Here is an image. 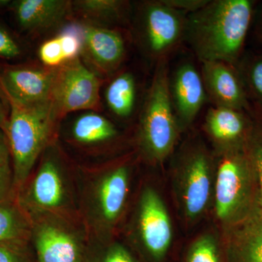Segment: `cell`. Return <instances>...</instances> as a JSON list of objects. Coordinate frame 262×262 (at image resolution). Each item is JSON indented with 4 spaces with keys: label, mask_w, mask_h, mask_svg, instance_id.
Wrapping results in <instances>:
<instances>
[{
    "label": "cell",
    "mask_w": 262,
    "mask_h": 262,
    "mask_svg": "<svg viewBox=\"0 0 262 262\" xmlns=\"http://www.w3.org/2000/svg\"><path fill=\"white\" fill-rule=\"evenodd\" d=\"M20 53V48L14 39L0 27V57L13 58L18 56Z\"/></svg>",
    "instance_id": "obj_30"
},
{
    "label": "cell",
    "mask_w": 262,
    "mask_h": 262,
    "mask_svg": "<svg viewBox=\"0 0 262 262\" xmlns=\"http://www.w3.org/2000/svg\"><path fill=\"white\" fill-rule=\"evenodd\" d=\"M250 0H213L187 17L185 38L201 62L235 65L253 16Z\"/></svg>",
    "instance_id": "obj_1"
},
{
    "label": "cell",
    "mask_w": 262,
    "mask_h": 262,
    "mask_svg": "<svg viewBox=\"0 0 262 262\" xmlns=\"http://www.w3.org/2000/svg\"><path fill=\"white\" fill-rule=\"evenodd\" d=\"M39 56L48 68H57L67 62L58 37L43 43L39 48Z\"/></svg>",
    "instance_id": "obj_26"
},
{
    "label": "cell",
    "mask_w": 262,
    "mask_h": 262,
    "mask_svg": "<svg viewBox=\"0 0 262 262\" xmlns=\"http://www.w3.org/2000/svg\"><path fill=\"white\" fill-rule=\"evenodd\" d=\"M82 51L100 70L111 72L121 64L125 54V46L120 33L96 26L80 27Z\"/></svg>",
    "instance_id": "obj_16"
},
{
    "label": "cell",
    "mask_w": 262,
    "mask_h": 262,
    "mask_svg": "<svg viewBox=\"0 0 262 262\" xmlns=\"http://www.w3.org/2000/svg\"><path fill=\"white\" fill-rule=\"evenodd\" d=\"M215 187V209L222 220L233 215L244 204L254 170L242 150L221 152Z\"/></svg>",
    "instance_id": "obj_8"
},
{
    "label": "cell",
    "mask_w": 262,
    "mask_h": 262,
    "mask_svg": "<svg viewBox=\"0 0 262 262\" xmlns=\"http://www.w3.org/2000/svg\"><path fill=\"white\" fill-rule=\"evenodd\" d=\"M233 238L239 262H262V208L251 212L244 219Z\"/></svg>",
    "instance_id": "obj_18"
},
{
    "label": "cell",
    "mask_w": 262,
    "mask_h": 262,
    "mask_svg": "<svg viewBox=\"0 0 262 262\" xmlns=\"http://www.w3.org/2000/svg\"><path fill=\"white\" fill-rule=\"evenodd\" d=\"M201 74L207 98L213 106L247 110L248 92L234 65L223 61L202 62Z\"/></svg>",
    "instance_id": "obj_10"
},
{
    "label": "cell",
    "mask_w": 262,
    "mask_h": 262,
    "mask_svg": "<svg viewBox=\"0 0 262 262\" xmlns=\"http://www.w3.org/2000/svg\"><path fill=\"white\" fill-rule=\"evenodd\" d=\"M163 0L146 3L141 13V40L158 62L165 61L185 38L187 17Z\"/></svg>",
    "instance_id": "obj_5"
},
{
    "label": "cell",
    "mask_w": 262,
    "mask_h": 262,
    "mask_svg": "<svg viewBox=\"0 0 262 262\" xmlns=\"http://www.w3.org/2000/svg\"><path fill=\"white\" fill-rule=\"evenodd\" d=\"M28 243H0V262H32Z\"/></svg>",
    "instance_id": "obj_27"
},
{
    "label": "cell",
    "mask_w": 262,
    "mask_h": 262,
    "mask_svg": "<svg viewBox=\"0 0 262 262\" xmlns=\"http://www.w3.org/2000/svg\"><path fill=\"white\" fill-rule=\"evenodd\" d=\"M74 5L81 14L89 18L113 20L123 15L127 3L119 0H80Z\"/></svg>",
    "instance_id": "obj_23"
},
{
    "label": "cell",
    "mask_w": 262,
    "mask_h": 262,
    "mask_svg": "<svg viewBox=\"0 0 262 262\" xmlns=\"http://www.w3.org/2000/svg\"><path fill=\"white\" fill-rule=\"evenodd\" d=\"M246 111L249 117L250 127L243 151L258 178L262 206V105L256 101L250 103Z\"/></svg>",
    "instance_id": "obj_21"
},
{
    "label": "cell",
    "mask_w": 262,
    "mask_h": 262,
    "mask_svg": "<svg viewBox=\"0 0 262 262\" xmlns=\"http://www.w3.org/2000/svg\"><path fill=\"white\" fill-rule=\"evenodd\" d=\"M13 169L10 165L0 166V203L16 200Z\"/></svg>",
    "instance_id": "obj_29"
},
{
    "label": "cell",
    "mask_w": 262,
    "mask_h": 262,
    "mask_svg": "<svg viewBox=\"0 0 262 262\" xmlns=\"http://www.w3.org/2000/svg\"><path fill=\"white\" fill-rule=\"evenodd\" d=\"M170 91L179 125L187 127L208 99L201 72L190 62L179 65L170 78Z\"/></svg>",
    "instance_id": "obj_12"
},
{
    "label": "cell",
    "mask_w": 262,
    "mask_h": 262,
    "mask_svg": "<svg viewBox=\"0 0 262 262\" xmlns=\"http://www.w3.org/2000/svg\"><path fill=\"white\" fill-rule=\"evenodd\" d=\"M184 201L189 216L196 217L206 208L211 188L210 158L201 146L191 147L182 158Z\"/></svg>",
    "instance_id": "obj_14"
},
{
    "label": "cell",
    "mask_w": 262,
    "mask_h": 262,
    "mask_svg": "<svg viewBox=\"0 0 262 262\" xmlns=\"http://www.w3.org/2000/svg\"><path fill=\"white\" fill-rule=\"evenodd\" d=\"M128 170L117 167L98 176L90 189L89 215L96 229L111 227L123 209L128 192Z\"/></svg>",
    "instance_id": "obj_9"
},
{
    "label": "cell",
    "mask_w": 262,
    "mask_h": 262,
    "mask_svg": "<svg viewBox=\"0 0 262 262\" xmlns=\"http://www.w3.org/2000/svg\"><path fill=\"white\" fill-rule=\"evenodd\" d=\"M61 42L66 61H70L78 58L82 51V35L80 27H67L58 36Z\"/></svg>",
    "instance_id": "obj_25"
},
{
    "label": "cell",
    "mask_w": 262,
    "mask_h": 262,
    "mask_svg": "<svg viewBox=\"0 0 262 262\" xmlns=\"http://www.w3.org/2000/svg\"><path fill=\"white\" fill-rule=\"evenodd\" d=\"M8 122V118L7 117L4 101H3V97H2L1 94H0V127L5 131H6Z\"/></svg>",
    "instance_id": "obj_34"
},
{
    "label": "cell",
    "mask_w": 262,
    "mask_h": 262,
    "mask_svg": "<svg viewBox=\"0 0 262 262\" xmlns=\"http://www.w3.org/2000/svg\"><path fill=\"white\" fill-rule=\"evenodd\" d=\"M189 262H219L216 246L213 239L203 237L193 246Z\"/></svg>",
    "instance_id": "obj_28"
},
{
    "label": "cell",
    "mask_w": 262,
    "mask_h": 262,
    "mask_svg": "<svg viewBox=\"0 0 262 262\" xmlns=\"http://www.w3.org/2000/svg\"><path fill=\"white\" fill-rule=\"evenodd\" d=\"M136 99L135 78L128 72L117 76L106 89V103L117 116H130L135 107Z\"/></svg>",
    "instance_id": "obj_22"
},
{
    "label": "cell",
    "mask_w": 262,
    "mask_h": 262,
    "mask_svg": "<svg viewBox=\"0 0 262 262\" xmlns=\"http://www.w3.org/2000/svg\"><path fill=\"white\" fill-rule=\"evenodd\" d=\"M10 149L8 136L0 127V166L10 165Z\"/></svg>",
    "instance_id": "obj_33"
},
{
    "label": "cell",
    "mask_w": 262,
    "mask_h": 262,
    "mask_svg": "<svg viewBox=\"0 0 262 262\" xmlns=\"http://www.w3.org/2000/svg\"><path fill=\"white\" fill-rule=\"evenodd\" d=\"M205 128L221 152L244 149L250 127L246 111L212 106L207 111Z\"/></svg>",
    "instance_id": "obj_15"
},
{
    "label": "cell",
    "mask_w": 262,
    "mask_h": 262,
    "mask_svg": "<svg viewBox=\"0 0 262 262\" xmlns=\"http://www.w3.org/2000/svg\"><path fill=\"white\" fill-rule=\"evenodd\" d=\"M15 16L27 30H41L56 26L64 18L70 3L65 0H19L13 3Z\"/></svg>",
    "instance_id": "obj_17"
},
{
    "label": "cell",
    "mask_w": 262,
    "mask_h": 262,
    "mask_svg": "<svg viewBox=\"0 0 262 262\" xmlns=\"http://www.w3.org/2000/svg\"><path fill=\"white\" fill-rule=\"evenodd\" d=\"M169 6L185 13L189 14L196 11L208 3V0H163Z\"/></svg>",
    "instance_id": "obj_31"
},
{
    "label": "cell",
    "mask_w": 262,
    "mask_h": 262,
    "mask_svg": "<svg viewBox=\"0 0 262 262\" xmlns=\"http://www.w3.org/2000/svg\"><path fill=\"white\" fill-rule=\"evenodd\" d=\"M100 82L79 58L56 68L51 101L57 115L90 110L99 101Z\"/></svg>",
    "instance_id": "obj_6"
},
{
    "label": "cell",
    "mask_w": 262,
    "mask_h": 262,
    "mask_svg": "<svg viewBox=\"0 0 262 262\" xmlns=\"http://www.w3.org/2000/svg\"><path fill=\"white\" fill-rule=\"evenodd\" d=\"M180 128L170 96L165 60L158 63L141 112L139 133L144 152L150 159L163 160L173 149Z\"/></svg>",
    "instance_id": "obj_3"
},
{
    "label": "cell",
    "mask_w": 262,
    "mask_h": 262,
    "mask_svg": "<svg viewBox=\"0 0 262 262\" xmlns=\"http://www.w3.org/2000/svg\"><path fill=\"white\" fill-rule=\"evenodd\" d=\"M139 220L141 239L146 249L155 257H161L171 241V225L163 201L152 189H146L143 194Z\"/></svg>",
    "instance_id": "obj_13"
},
{
    "label": "cell",
    "mask_w": 262,
    "mask_h": 262,
    "mask_svg": "<svg viewBox=\"0 0 262 262\" xmlns=\"http://www.w3.org/2000/svg\"><path fill=\"white\" fill-rule=\"evenodd\" d=\"M9 103L10 114L5 133L18 192L28 181L39 155L46 149L58 115L51 100L32 105Z\"/></svg>",
    "instance_id": "obj_2"
},
{
    "label": "cell",
    "mask_w": 262,
    "mask_h": 262,
    "mask_svg": "<svg viewBox=\"0 0 262 262\" xmlns=\"http://www.w3.org/2000/svg\"><path fill=\"white\" fill-rule=\"evenodd\" d=\"M103 262H134L130 255L120 246H114L106 251Z\"/></svg>",
    "instance_id": "obj_32"
},
{
    "label": "cell",
    "mask_w": 262,
    "mask_h": 262,
    "mask_svg": "<svg viewBox=\"0 0 262 262\" xmlns=\"http://www.w3.org/2000/svg\"><path fill=\"white\" fill-rule=\"evenodd\" d=\"M31 221L38 262H82L80 237L63 217L41 215Z\"/></svg>",
    "instance_id": "obj_7"
},
{
    "label": "cell",
    "mask_w": 262,
    "mask_h": 262,
    "mask_svg": "<svg viewBox=\"0 0 262 262\" xmlns=\"http://www.w3.org/2000/svg\"><path fill=\"white\" fill-rule=\"evenodd\" d=\"M247 89L256 102L262 105V56H255L248 60L239 72Z\"/></svg>",
    "instance_id": "obj_24"
},
{
    "label": "cell",
    "mask_w": 262,
    "mask_h": 262,
    "mask_svg": "<svg viewBox=\"0 0 262 262\" xmlns=\"http://www.w3.org/2000/svg\"><path fill=\"white\" fill-rule=\"evenodd\" d=\"M16 202L29 219L61 216L70 206V192L58 158L45 156L35 175L17 192Z\"/></svg>",
    "instance_id": "obj_4"
},
{
    "label": "cell",
    "mask_w": 262,
    "mask_h": 262,
    "mask_svg": "<svg viewBox=\"0 0 262 262\" xmlns=\"http://www.w3.org/2000/svg\"><path fill=\"white\" fill-rule=\"evenodd\" d=\"M261 31H262V26H261Z\"/></svg>",
    "instance_id": "obj_35"
},
{
    "label": "cell",
    "mask_w": 262,
    "mask_h": 262,
    "mask_svg": "<svg viewBox=\"0 0 262 262\" xmlns=\"http://www.w3.org/2000/svg\"><path fill=\"white\" fill-rule=\"evenodd\" d=\"M56 68L8 69L0 82L9 102L32 105L51 101Z\"/></svg>",
    "instance_id": "obj_11"
},
{
    "label": "cell",
    "mask_w": 262,
    "mask_h": 262,
    "mask_svg": "<svg viewBox=\"0 0 262 262\" xmlns=\"http://www.w3.org/2000/svg\"><path fill=\"white\" fill-rule=\"evenodd\" d=\"M32 221L16 200L0 203V243L29 242Z\"/></svg>",
    "instance_id": "obj_19"
},
{
    "label": "cell",
    "mask_w": 262,
    "mask_h": 262,
    "mask_svg": "<svg viewBox=\"0 0 262 262\" xmlns=\"http://www.w3.org/2000/svg\"><path fill=\"white\" fill-rule=\"evenodd\" d=\"M74 139L84 145H94L112 140L117 135L115 125L102 115L86 113L76 119L72 127Z\"/></svg>",
    "instance_id": "obj_20"
}]
</instances>
